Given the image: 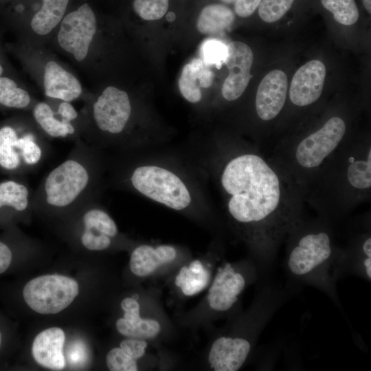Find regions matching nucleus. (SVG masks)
Returning <instances> with one entry per match:
<instances>
[{
    "label": "nucleus",
    "instance_id": "nucleus-1",
    "mask_svg": "<svg viewBox=\"0 0 371 371\" xmlns=\"http://www.w3.org/2000/svg\"><path fill=\"white\" fill-rule=\"evenodd\" d=\"M220 184L228 213L245 229L263 273L273 264L275 244L290 227L276 214L281 199L280 179L262 157L243 153L225 164Z\"/></svg>",
    "mask_w": 371,
    "mask_h": 371
},
{
    "label": "nucleus",
    "instance_id": "nucleus-2",
    "mask_svg": "<svg viewBox=\"0 0 371 371\" xmlns=\"http://www.w3.org/2000/svg\"><path fill=\"white\" fill-rule=\"evenodd\" d=\"M294 280L315 286L338 303L336 284L345 273V254L337 253L328 233L308 231L291 245L285 262Z\"/></svg>",
    "mask_w": 371,
    "mask_h": 371
},
{
    "label": "nucleus",
    "instance_id": "nucleus-3",
    "mask_svg": "<svg viewBox=\"0 0 371 371\" xmlns=\"http://www.w3.org/2000/svg\"><path fill=\"white\" fill-rule=\"evenodd\" d=\"M129 182L140 194L175 211H186L200 202L191 180L165 163L146 162L135 166Z\"/></svg>",
    "mask_w": 371,
    "mask_h": 371
},
{
    "label": "nucleus",
    "instance_id": "nucleus-4",
    "mask_svg": "<svg viewBox=\"0 0 371 371\" xmlns=\"http://www.w3.org/2000/svg\"><path fill=\"white\" fill-rule=\"evenodd\" d=\"M77 282L60 275H44L29 281L23 289L27 304L41 314L60 312L73 302L78 294Z\"/></svg>",
    "mask_w": 371,
    "mask_h": 371
},
{
    "label": "nucleus",
    "instance_id": "nucleus-5",
    "mask_svg": "<svg viewBox=\"0 0 371 371\" xmlns=\"http://www.w3.org/2000/svg\"><path fill=\"white\" fill-rule=\"evenodd\" d=\"M87 169L75 159H67L54 168L44 184L45 200L49 205L63 207L72 203L89 182Z\"/></svg>",
    "mask_w": 371,
    "mask_h": 371
},
{
    "label": "nucleus",
    "instance_id": "nucleus-6",
    "mask_svg": "<svg viewBox=\"0 0 371 371\" xmlns=\"http://www.w3.org/2000/svg\"><path fill=\"white\" fill-rule=\"evenodd\" d=\"M96 29L95 16L91 7L84 3L62 19L58 43L77 61L81 62L88 54Z\"/></svg>",
    "mask_w": 371,
    "mask_h": 371
},
{
    "label": "nucleus",
    "instance_id": "nucleus-7",
    "mask_svg": "<svg viewBox=\"0 0 371 371\" xmlns=\"http://www.w3.org/2000/svg\"><path fill=\"white\" fill-rule=\"evenodd\" d=\"M257 269L256 267L245 273L241 269L229 262L218 267L207 295L210 308L221 313L230 311L238 301L249 281L256 279Z\"/></svg>",
    "mask_w": 371,
    "mask_h": 371
},
{
    "label": "nucleus",
    "instance_id": "nucleus-8",
    "mask_svg": "<svg viewBox=\"0 0 371 371\" xmlns=\"http://www.w3.org/2000/svg\"><path fill=\"white\" fill-rule=\"evenodd\" d=\"M346 130V124L341 117L330 118L298 144L295 151L297 163L306 168L319 166L341 142Z\"/></svg>",
    "mask_w": 371,
    "mask_h": 371
},
{
    "label": "nucleus",
    "instance_id": "nucleus-9",
    "mask_svg": "<svg viewBox=\"0 0 371 371\" xmlns=\"http://www.w3.org/2000/svg\"><path fill=\"white\" fill-rule=\"evenodd\" d=\"M131 111L127 93L113 86L102 91L93 106V119L98 128L114 135L125 130Z\"/></svg>",
    "mask_w": 371,
    "mask_h": 371
},
{
    "label": "nucleus",
    "instance_id": "nucleus-10",
    "mask_svg": "<svg viewBox=\"0 0 371 371\" xmlns=\"http://www.w3.org/2000/svg\"><path fill=\"white\" fill-rule=\"evenodd\" d=\"M254 55L251 48L240 41H233L227 45V56L224 62L229 70L221 93L227 101L239 98L246 89L250 78Z\"/></svg>",
    "mask_w": 371,
    "mask_h": 371
},
{
    "label": "nucleus",
    "instance_id": "nucleus-11",
    "mask_svg": "<svg viewBox=\"0 0 371 371\" xmlns=\"http://www.w3.org/2000/svg\"><path fill=\"white\" fill-rule=\"evenodd\" d=\"M325 76V65L318 60L300 67L291 82L289 98L292 103L304 106L315 102L322 94Z\"/></svg>",
    "mask_w": 371,
    "mask_h": 371
},
{
    "label": "nucleus",
    "instance_id": "nucleus-12",
    "mask_svg": "<svg viewBox=\"0 0 371 371\" xmlns=\"http://www.w3.org/2000/svg\"><path fill=\"white\" fill-rule=\"evenodd\" d=\"M287 88V77L282 70H272L264 77L256 96V109L260 119L268 121L278 115L285 103Z\"/></svg>",
    "mask_w": 371,
    "mask_h": 371
},
{
    "label": "nucleus",
    "instance_id": "nucleus-13",
    "mask_svg": "<svg viewBox=\"0 0 371 371\" xmlns=\"http://www.w3.org/2000/svg\"><path fill=\"white\" fill-rule=\"evenodd\" d=\"M65 339L64 331L60 328H49L41 332L35 337L32 348L36 362L54 370L63 369L65 366L63 352Z\"/></svg>",
    "mask_w": 371,
    "mask_h": 371
},
{
    "label": "nucleus",
    "instance_id": "nucleus-14",
    "mask_svg": "<svg viewBox=\"0 0 371 371\" xmlns=\"http://www.w3.org/2000/svg\"><path fill=\"white\" fill-rule=\"evenodd\" d=\"M43 85L45 95L65 102L73 101L82 93L79 80L52 60L45 66Z\"/></svg>",
    "mask_w": 371,
    "mask_h": 371
},
{
    "label": "nucleus",
    "instance_id": "nucleus-15",
    "mask_svg": "<svg viewBox=\"0 0 371 371\" xmlns=\"http://www.w3.org/2000/svg\"><path fill=\"white\" fill-rule=\"evenodd\" d=\"M214 73L201 58L192 59L184 65L179 80L182 96L191 103L202 99V88H209L213 82Z\"/></svg>",
    "mask_w": 371,
    "mask_h": 371
},
{
    "label": "nucleus",
    "instance_id": "nucleus-16",
    "mask_svg": "<svg viewBox=\"0 0 371 371\" xmlns=\"http://www.w3.org/2000/svg\"><path fill=\"white\" fill-rule=\"evenodd\" d=\"M177 255V249L172 245H160L153 247L142 245L137 247L131 254L130 269L137 276H147L161 265L173 261Z\"/></svg>",
    "mask_w": 371,
    "mask_h": 371
},
{
    "label": "nucleus",
    "instance_id": "nucleus-17",
    "mask_svg": "<svg viewBox=\"0 0 371 371\" xmlns=\"http://www.w3.org/2000/svg\"><path fill=\"white\" fill-rule=\"evenodd\" d=\"M234 20V14L229 7L221 3H212L201 10L196 27L203 34L212 35L228 29Z\"/></svg>",
    "mask_w": 371,
    "mask_h": 371
},
{
    "label": "nucleus",
    "instance_id": "nucleus-18",
    "mask_svg": "<svg viewBox=\"0 0 371 371\" xmlns=\"http://www.w3.org/2000/svg\"><path fill=\"white\" fill-rule=\"evenodd\" d=\"M116 328L122 335L129 338L153 339L161 330L160 324L151 319H142L139 311L124 312V317L116 322Z\"/></svg>",
    "mask_w": 371,
    "mask_h": 371
},
{
    "label": "nucleus",
    "instance_id": "nucleus-19",
    "mask_svg": "<svg viewBox=\"0 0 371 371\" xmlns=\"http://www.w3.org/2000/svg\"><path fill=\"white\" fill-rule=\"evenodd\" d=\"M41 9L31 21L32 30L38 35L49 34L61 21L69 0H42Z\"/></svg>",
    "mask_w": 371,
    "mask_h": 371
},
{
    "label": "nucleus",
    "instance_id": "nucleus-20",
    "mask_svg": "<svg viewBox=\"0 0 371 371\" xmlns=\"http://www.w3.org/2000/svg\"><path fill=\"white\" fill-rule=\"evenodd\" d=\"M210 274L199 260L182 267L175 278V284L186 296H192L203 290L208 284Z\"/></svg>",
    "mask_w": 371,
    "mask_h": 371
},
{
    "label": "nucleus",
    "instance_id": "nucleus-21",
    "mask_svg": "<svg viewBox=\"0 0 371 371\" xmlns=\"http://www.w3.org/2000/svg\"><path fill=\"white\" fill-rule=\"evenodd\" d=\"M26 135L19 137L14 128L5 125L0 128V166L8 170L16 169L21 163V152Z\"/></svg>",
    "mask_w": 371,
    "mask_h": 371
},
{
    "label": "nucleus",
    "instance_id": "nucleus-22",
    "mask_svg": "<svg viewBox=\"0 0 371 371\" xmlns=\"http://www.w3.org/2000/svg\"><path fill=\"white\" fill-rule=\"evenodd\" d=\"M83 222L84 236L113 238L117 234L116 223L101 209L93 208L87 211L83 216Z\"/></svg>",
    "mask_w": 371,
    "mask_h": 371
},
{
    "label": "nucleus",
    "instance_id": "nucleus-23",
    "mask_svg": "<svg viewBox=\"0 0 371 371\" xmlns=\"http://www.w3.org/2000/svg\"><path fill=\"white\" fill-rule=\"evenodd\" d=\"M33 115L43 130L51 137H63L74 134L75 131L71 123L56 118L50 106L45 102H39L35 105Z\"/></svg>",
    "mask_w": 371,
    "mask_h": 371
},
{
    "label": "nucleus",
    "instance_id": "nucleus-24",
    "mask_svg": "<svg viewBox=\"0 0 371 371\" xmlns=\"http://www.w3.org/2000/svg\"><path fill=\"white\" fill-rule=\"evenodd\" d=\"M30 102L29 93L20 87L9 76H0V105L14 109H23Z\"/></svg>",
    "mask_w": 371,
    "mask_h": 371
},
{
    "label": "nucleus",
    "instance_id": "nucleus-25",
    "mask_svg": "<svg viewBox=\"0 0 371 371\" xmlns=\"http://www.w3.org/2000/svg\"><path fill=\"white\" fill-rule=\"evenodd\" d=\"M28 196L29 191L23 184L13 181L0 183V207L8 205L23 211L28 205Z\"/></svg>",
    "mask_w": 371,
    "mask_h": 371
},
{
    "label": "nucleus",
    "instance_id": "nucleus-26",
    "mask_svg": "<svg viewBox=\"0 0 371 371\" xmlns=\"http://www.w3.org/2000/svg\"><path fill=\"white\" fill-rule=\"evenodd\" d=\"M322 7L333 14L337 23L344 25L355 24L359 17L355 0H320Z\"/></svg>",
    "mask_w": 371,
    "mask_h": 371
},
{
    "label": "nucleus",
    "instance_id": "nucleus-27",
    "mask_svg": "<svg viewBox=\"0 0 371 371\" xmlns=\"http://www.w3.org/2000/svg\"><path fill=\"white\" fill-rule=\"evenodd\" d=\"M347 179L349 183L359 190L371 187V150L369 149L366 160H354L348 166Z\"/></svg>",
    "mask_w": 371,
    "mask_h": 371
},
{
    "label": "nucleus",
    "instance_id": "nucleus-28",
    "mask_svg": "<svg viewBox=\"0 0 371 371\" xmlns=\"http://www.w3.org/2000/svg\"><path fill=\"white\" fill-rule=\"evenodd\" d=\"M295 0H261L257 10L259 17L271 23L281 19L291 8Z\"/></svg>",
    "mask_w": 371,
    "mask_h": 371
},
{
    "label": "nucleus",
    "instance_id": "nucleus-29",
    "mask_svg": "<svg viewBox=\"0 0 371 371\" xmlns=\"http://www.w3.org/2000/svg\"><path fill=\"white\" fill-rule=\"evenodd\" d=\"M201 58L208 66L220 68L227 56V45L216 38L204 41L200 48Z\"/></svg>",
    "mask_w": 371,
    "mask_h": 371
},
{
    "label": "nucleus",
    "instance_id": "nucleus-30",
    "mask_svg": "<svg viewBox=\"0 0 371 371\" xmlns=\"http://www.w3.org/2000/svg\"><path fill=\"white\" fill-rule=\"evenodd\" d=\"M169 0H134L133 8L142 19L153 21L161 19L166 13Z\"/></svg>",
    "mask_w": 371,
    "mask_h": 371
},
{
    "label": "nucleus",
    "instance_id": "nucleus-31",
    "mask_svg": "<svg viewBox=\"0 0 371 371\" xmlns=\"http://www.w3.org/2000/svg\"><path fill=\"white\" fill-rule=\"evenodd\" d=\"M106 365L111 371H136V360L131 357L120 348H114L107 354Z\"/></svg>",
    "mask_w": 371,
    "mask_h": 371
},
{
    "label": "nucleus",
    "instance_id": "nucleus-32",
    "mask_svg": "<svg viewBox=\"0 0 371 371\" xmlns=\"http://www.w3.org/2000/svg\"><path fill=\"white\" fill-rule=\"evenodd\" d=\"M42 151L32 135L27 134L21 152V158L27 165L37 164L41 159Z\"/></svg>",
    "mask_w": 371,
    "mask_h": 371
},
{
    "label": "nucleus",
    "instance_id": "nucleus-33",
    "mask_svg": "<svg viewBox=\"0 0 371 371\" xmlns=\"http://www.w3.org/2000/svg\"><path fill=\"white\" fill-rule=\"evenodd\" d=\"M147 346L145 339L128 337L120 343V348L131 357L137 360L144 356Z\"/></svg>",
    "mask_w": 371,
    "mask_h": 371
},
{
    "label": "nucleus",
    "instance_id": "nucleus-34",
    "mask_svg": "<svg viewBox=\"0 0 371 371\" xmlns=\"http://www.w3.org/2000/svg\"><path fill=\"white\" fill-rule=\"evenodd\" d=\"M261 0H237L234 3L236 14L243 18L251 16L257 10Z\"/></svg>",
    "mask_w": 371,
    "mask_h": 371
},
{
    "label": "nucleus",
    "instance_id": "nucleus-35",
    "mask_svg": "<svg viewBox=\"0 0 371 371\" xmlns=\"http://www.w3.org/2000/svg\"><path fill=\"white\" fill-rule=\"evenodd\" d=\"M58 112L61 116V120L67 123H71V120L78 117L77 111L69 102L63 101L61 102L58 106Z\"/></svg>",
    "mask_w": 371,
    "mask_h": 371
},
{
    "label": "nucleus",
    "instance_id": "nucleus-36",
    "mask_svg": "<svg viewBox=\"0 0 371 371\" xmlns=\"http://www.w3.org/2000/svg\"><path fill=\"white\" fill-rule=\"evenodd\" d=\"M12 253L9 247L0 242V273H3L10 266Z\"/></svg>",
    "mask_w": 371,
    "mask_h": 371
},
{
    "label": "nucleus",
    "instance_id": "nucleus-37",
    "mask_svg": "<svg viewBox=\"0 0 371 371\" xmlns=\"http://www.w3.org/2000/svg\"><path fill=\"white\" fill-rule=\"evenodd\" d=\"M362 3L366 10L368 12V14H370L371 13V0H362Z\"/></svg>",
    "mask_w": 371,
    "mask_h": 371
},
{
    "label": "nucleus",
    "instance_id": "nucleus-38",
    "mask_svg": "<svg viewBox=\"0 0 371 371\" xmlns=\"http://www.w3.org/2000/svg\"><path fill=\"white\" fill-rule=\"evenodd\" d=\"M5 71L3 58L1 57L0 52V76H3Z\"/></svg>",
    "mask_w": 371,
    "mask_h": 371
},
{
    "label": "nucleus",
    "instance_id": "nucleus-39",
    "mask_svg": "<svg viewBox=\"0 0 371 371\" xmlns=\"http://www.w3.org/2000/svg\"><path fill=\"white\" fill-rule=\"evenodd\" d=\"M222 2L227 4H234L236 2L237 0H221Z\"/></svg>",
    "mask_w": 371,
    "mask_h": 371
},
{
    "label": "nucleus",
    "instance_id": "nucleus-40",
    "mask_svg": "<svg viewBox=\"0 0 371 371\" xmlns=\"http://www.w3.org/2000/svg\"><path fill=\"white\" fill-rule=\"evenodd\" d=\"M1 333H0V346H1Z\"/></svg>",
    "mask_w": 371,
    "mask_h": 371
}]
</instances>
